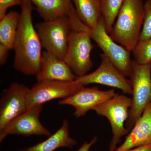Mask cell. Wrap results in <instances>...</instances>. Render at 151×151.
<instances>
[{"mask_svg": "<svg viewBox=\"0 0 151 151\" xmlns=\"http://www.w3.org/2000/svg\"><path fill=\"white\" fill-rule=\"evenodd\" d=\"M30 0H22L13 49L14 67L27 75H37L41 67L42 46L32 21L34 7Z\"/></svg>", "mask_w": 151, "mask_h": 151, "instance_id": "6da1fadb", "label": "cell"}, {"mask_svg": "<svg viewBox=\"0 0 151 151\" xmlns=\"http://www.w3.org/2000/svg\"><path fill=\"white\" fill-rule=\"evenodd\" d=\"M145 14L143 0H124L110 35L132 52L139 40Z\"/></svg>", "mask_w": 151, "mask_h": 151, "instance_id": "7a4b0ae2", "label": "cell"}, {"mask_svg": "<svg viewBox=\"0 0 151 151\" xmlns=\"http://www.w3.org/2000/svg\"><path fill=\"white\" fill-rule=\"evenodd\" d=\"M130 77L132 98L127 124L129 131L133 128L147 106L151 103V62L141 64L135 60H132Z\"/></svg>", "mask_w": 151, "mask_h": 151, "instance_id": "3957f363", "label": "cell"}, {"mask_svg": "<svg viewBox=\"0 0 151 151\" xmlns=\"http://www.w3.org/2000/svg\"><path fill=\"white\" fill-rule=\"evenodd\" d=\"M89 27L72 29L63 60L77 77L88 74L93 66L91 53L94 46L88 32Z\"/></svg>", "mask_w": 151, "mask_h": 151, "instance_id": "277c9868", "label": "cell"}, {"mask_svg": "<svg viewBox=\"0 0 151 151\" xmlns=\"http://www.w3.org/2000/svg\"><path fill=\"white\" fill-rule=\"evenodd\" d=\"M42 47L60 59L65 57L72 25L68 15L36 24Z\"/></svg>", "mask_w": 151, "mask_h": 151, "instance_id": "5b68a950", "label": "cell"}, {"mask_svg": "<svg viewBox=\"0 0 151 151\" xmlns=\"http://www.w3.org/2000/svg\"><path fill=\"white\" fill-rule=\"evenodd\" d=\"M132 104L131 98L116 93L113 98L93 109L98 115L106 117L111 124L113 137L109 151H115L122 137L129 131L125 128L124 124L129 118Z\"/></svg>", "mask_w": 151, "mask_h": 151, "instance_id": "8992f818", "label": "cell"}, {"mask_svg": "<svg viewBox=\"0 0 151 151\" xmlns=\"http://www.w3.org/2000/svg\"><path fill=\"white\" fill-rule=\"evenodd\" d=\"M92 40L125 76H129L132 70V60L129 50L113 40L106 31L105 22L102 16L98 24L93 28H88Z\"/></svg>", "mask_w": 151, "mask_h": 151, "instance_id": "52a82bcc", "label": "cell"}, {"mask_svg": "<svg viewBox=\"0 0 151 151\" xmlns=\"http://www.w3.org/2000/svg\"><path fill=\"white\" fill-rule=\"evenodd\" d=\"M84 86L75 81L44 80L38 81L29 89L27 96L28 108L56 99H64L75 94Z\"/></svg>", "mask_w": 151, "mask_h": 151, "instance_id": "ba28073f", "label": "cell"}, {"mask_svg": "<svg viewBox=\"0 0 151 151\" xmlns=\"http://www.w3.org/2000/svg\"><path fill=\"white\" fill-rule=\"evenodd\" d=\"M101 63L99 67L92 73L77 77L75 81L85 85L97 84L120 89L124 94L132 95L131 81L113 65L105 54H100Z\"/></svg>", "mask_w": 151, "mask_h": 151, "instance_id": "9c48e42d", "label": "cell"}, {"mask_svg": "<svg viewBox=\"0 0 151 151\" xmlns=\"http://www.w3.org/2000/svg\"><path fill=\"white\" fill-rule=\"evenodd\" d=\"M43 105L31 107L24 113L10 122L0 130V142L10 135H21L24 137L35 135L49 137L50 132L41 123L40 115Z\"/></svg>", "mask_w": 151, "mask_h": 151, "instance_id": "30bf717a", "label": "cell"}, {"mask_svg": "<svg viewBox=\"0 0 151 151\" xmlns=\"http://www.w3.org/2000/svg\"><path fill=\"white\" fill-rule=\"evenodd\" d=\"M29 88L13 82L4 90L0 103V130L27 111V96Z\"/></svg>", "mask_w": 151, "mask_h": 151, "instance_id": "8fae6325", "label": "cell"}, {"mask_svg": "<svg viewBox=\"0 0 151 151\" xmlns=\"http://www.w3.org/2000/svg\"><path fill=\"white\" fill-rule=\"evenodd\" d=\"M116 93L113 89L102 91L96 87L83 86L75 94L59 102L60 105H68L75 109L73 115L76 118L84 116L88 111L113 98Z\"/></svg>", "mask_w": 151, "mask_h": 151, "instance_id": "7c38bea8", "label": "cell"}, {"mask_svg": "<svg viewBox=\"0 0 151 151\" xmlns=\"http://www.w3.org/2000/svg\"><path fill=\"white\" fill-rule=\"evenodd\" d=\"M77 77L63 60L49 52H42L40 70L36 75L37 81H73Z\"/></svg>", "mask_w": 151, "mask_h": 151, "instance_id": "4fadbf2b", "label": "cell"}, {"mask_svg": "<svg viewBox=\"0 0 151 151\" xmlns=\"http://www.w3.org/2000/svg\"><path fill=\"white\" fill-rule=\"evenodd\" d=\"M151 103L138 119L124 142L114 151H127L151 145Z\"/></svg>", "mask_w": 151, "mask_h": 151, "instance_id": "5bb4252c", "label": "cell"}, {"mask_svg": "<svg viewBox=\"0 0 151 151\" xmlns=\"http://www.w3.org/2000/svg\"><path fill=\"white\" fill-rule=\"evenodd\" d=\"M76 144V141L70 137L69 123L65 119L59 129L45 140L19 151H54L61 147L71 149Z\"/></svg>", "mask_w": 151, "mask_h": 151, "instance_id": "9a60e30c", "label": "cell"}, {"mask_svg": "<svg viewBox=\"0 0 151 151\" xmlns=\"http://www.w3.org/2000/svg\"><path fill=\"white\" fill-rule=\"evenodd\" d=\"M44 21L67 15L73 5L72 0H30Z\"/></svg>", "mask_w": 151, "mask_h": 151, "instance_id": "2e32d148", "label": "cell"}, {"mask_svg": "<svg viewBox=\"0 0 151 151\" xmlns=\"http://www.w3.org/2000/svg\"><path fill=\"white\" fill-rule=\"evenodd\" d=\"M80 19L90 28L95 27L102 17L100 0H72Z\"/></svg>", "mask_w": 151, "mask_h": 151, "instance_id": "e0dca14e", "label": "cell"}, {"mask_svg": "<svg viewBox=\"0 0 151 151\" xmlns=\"http://www.w3.org/2000/svg\"><path fill=\"white\" fill-rule=\"evenodd\" d=\"M20 14L12 11L0 19V44L10 50L13 49Z\"/></svg>", "mask_w": 151, "mask_h": 151, "instance_id": "ac0fdd59", "label": "cell"}, {"mask_svg": "<svg viewBox=\"0 0 151 151\" xmlns=\"http://www.w3.org/2000/svg\"><path fill=\"white\" fill-rule=\"evenodd\" d=\"M102 16L105 22L106 31L109 35L124 0H100Z\"/></svg>", "mask_w": 151, "mask_h": 151, "instance_id": "d6986e66", "label": "cell"}, {"mask_svg": "<svg viewBox=\"0 0 151 151\" xmlns=\"http://www.w3.org/2000/svg\"><path fill=\"white\" fill-rule=\"evenodd\" d=\"M135 60L138 63L145 64L151 62V38L139 41L132 50Z\"/></svg>", "mask_w": 151, "mask_h": 151, "instance_id": "ffe728a7", "label": "cell"}, {"mask_svg": "<svg viewBox=\"0 0 151 151\" xmlns=\"http://www.w3.org/2000/svg\"><path fill=\"white\" fill-rule=\"evenodd\" d=\"M151 38V0H146L145 3V14L142 28L141 30L139 41Z\"/></svg>", "mask_w": 151, "mask_h": 151, "instance_id": "44dd1931", "label": "cell"}, {"mask_svg": "<svg viewBox=\"0 0 151 151\" xmlns=\"http://www.w3.org/2000/svg\"><path fill=\"white\" fill-rule=\"evenodd\" d=\"M22 0H0V19L6 14L9 8L17 5L21 6Z\"/></svg>", "mask_w": 151, "mask_h": 151, "instance_id": "7402d4cb", "label": "cell"}, {"mask_svg": "<svg viewBox=\"0 0 151 151\" xmlns=\"http://www.w3.org/2000/svg\"><path fill=\"white\" fill-rule=\"evenodd\" d=\"M9 49L0 44V64L1 65L5 64L8 57Z\"/></svg>", "mask_w": 151, "mask_h": 151, "instance_id": "603a6c76", "label": "cell"}, {"mask_svg": "<svg viewBox=\"0 0 151 151\" xmlns=\"http://www.w3.org/2000/svg\"><path fill=\"white\" fill-rule=\"evenodd\" d=\"M98 138L95 136L89 142H85L77 151H89L92 146L97 142Z\"/></svg>", "mask_w": 151, "mask_h": 151, "instance_id": "cb8c5ba5", "label": "cell"}, {"mask_svg": "<svg viewBox=\"0 0 151 151\" xmlns=\"http://www.w3.org/2000/svg\"><path fill=\"white\" fill-rule=\"evenodd\" d=\"M127 151H151V145L141 146Z\"/></svg>", "mask_w": 151, "mask_h": 151, "instance_id": "d4e9b609", "label": "cell"}, {"mask_svg": "<svg viewBox=\"0 0 151 151\" xmlns=\"http://www.w3.org/2000/svg\"></svg>", "mask_w": 151, "mask_h": 151, "instance_id": "484cf974", "label": "cell"}]
</instances>
